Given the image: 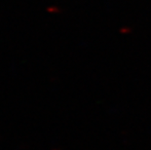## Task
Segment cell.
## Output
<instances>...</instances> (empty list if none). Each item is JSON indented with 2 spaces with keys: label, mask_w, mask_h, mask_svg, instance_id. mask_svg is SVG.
Returning a JSON list of instances; mask_svg holds the SVG:
<instances>
[{
  "label": "cell",
  "mask_w": 151,
  "mask_h": 150,
  "mask_svg": "<svg viewBox=\"0 0 151 150\" xmlns=\"http://www.w3.org/2000/svg\"><path fill=\"white\" fill-rule=\"evenodd\" d=\"M47 11H48V12H50V13H58V12H60V11H59V9H57V8H55V7H50V8H48V9H47Z\"/></svg>",
  "instance_id": "6da1fadb"
}]
</instances>
